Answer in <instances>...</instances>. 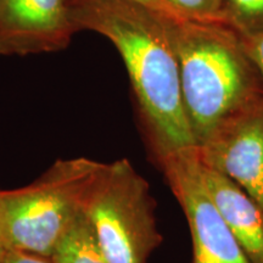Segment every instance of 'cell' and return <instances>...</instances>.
<instances>
[{"label":"cell","instance_id":"cell-8","mask_svg":"<svg viewBox=\"0 0 263 263\" xmlns=\"http://www.w3.org/2000/svg\"><path fill=\"white\" fill-rule=\"evenodd\" d=\"M201 172L210 195L249 263H263V212L261 209L238 184L202 161Z\"/></svg>","mask_w":263,"mask_h":263},{"label":"cell","instance_id":"cell-10","mask_svg":"<svg viewBox=\"0 0 263 263\" xmlns=\"http://www.w3.org/2000/svg\"><path fill=\"white\" fill-rule=\"evenodd\" d=\"M221 18L241 37L263 34V0H223Z\"/></svg>","mask_w":263,"mask_h":263},{"label":"cell","instance_id":"cell-9","mask_svg":"<svg viewBox=\"0 0 263 263\" xmlns=\"http://www.w3.org/2000/svg\"><path fill=\"white\" fill-rule=\"evenodd\" d=\"M54 263H108L87 210L81 212L52 250Z\"/></svg>","mask_w":263,"mask_h":263},{"label":"cell","instance_id":"cell-15","mask_svg":"<svg viewBox=\"0 0 263 263\" xmlns=\"http://www.w3.org/2000/svg\"><path fill=\"white\" fill-rule=\"evenodd\" d=\"M0 246H3V248H6V242H5V238H4V233H3V229H2V224H0Z\"/></svg>","mask_w":263,"mask_h":263},{"label":"cell","instance_id":"cell-11","mask_svg":"<svg viewBox=\"0 0 263 263\" xmlns=\"http://www.w3.org/2000/svg\"><path fill=\"white\" fill-rule=\"evenodd\" d=\"M184 18L201 22H221L223 0H166Z\"/></svg>","mask_w":263,"mask_h":263},{"label":"cell","instance_id":"cell-7","mask_svg":"<svg viewBox=\"0 0 263 263\" xmlns=\"http://www.w3.org/2000/svg\"><path fill=\"white\" fill-rule=\"evenodd\" d=\"M76 31L68 0H0V55L62 50Z\"/></svg>","mask_w":263,"mask_h":263},{"label":"cell","instance_id":"cell-3","mask_svg":"<svg viewBox=\"0 0 263 263\" xmlns=\"http://www.w3.org/2000/svg\"><path fill=\"white\" fill-rule=\"evenodd\" d=\"M105 164L85 157L58 160L33 184L0 192L8 250L50 257L73 219L87 210Z\"/></svg>","mask_w":263,"mask_h":263},{"label":"cell","instance_id":"cell-2","mask_svg":"<svg viewBox=\"0 0 263 263\" xmlns=\"http://www.w3.org/2000/svg\"><path fill=\"white\" fill-rule=\"evenodd\" d=\"M179 66L183 103L197 146L227 116L263 95L241 35L221 22L164 16Z\"/></svg>","mask_w":263,"mask_h":263},{"label":"cell","instance_id":"cell-12","mask_svg":"<svg viewBox=\"0 0 263 263\" xmlns=\"http://www.w3.org/2000/svg\"><path fill=\"white\" fill-rule=\"evenodd\" d=\"M241 39L249 57L257 67L263 82V34L254 35V37H241Z\"/></svg>","mask_w":263,"mask_h":263},{"label":"cell","instance_id":"cell-4","mask_svg":"<svg viewBox=\"0 0 263 263\" xmlns=\"http://www.w3.org/2000/svg\"><path fill=\"white\" fill-rule=\"evenodd\" d=\"M87 213L108 263H146L162 241L149 184L126 159L105 164Z\"/></svg>","mask_w":263,"mask_h":263},{"label":"cell","instance_id":"cell-16","mask_svg":"<svg viewBox=\"0 0 263 263\" xmlns=\"http://www.w3.org/2000/svg\"><path fill=\"white\" fill-rule=\"evenodd\" d=\"M6 251H8V250H6L5 248H3V246H0V263L3 262V258H4Z\"/></svg>","mask_w":263,"mask_h":263},{"label":"cell","instance_id":"cell-13","mask_svg":"<svg viewBox=\"0 0 263 263\" xmlns=\"http://www.w3.org/2000/svg\"><path fill=\"white\" fill-rule=\"evenodd\" d=\"M2 263H54L50 257H45L20 250H8Z\"/></svg>","mask_w":263,"mask_h":263},{"label":"cell","instance_id":"cell-14","mask_svg":"<svg viewBox=\"0 0 263 263\" xmlns=\"http://www.w3.org/2000/svg\"><path fill=\"white\" fill-rule=\"evenodd\" d=\"M130 2L138 3V4L154 10L161 15L170 16V17H182L166 0H130Z\"/></svg>","mask_w":263,"mask_h":263},{"label":"cell","instance_id":"cell-5","mask_svg":"<svg viewBox=\"0 0 263 263\" xmlns=\"http://www.w3.org/2000/svg\"><path fill=\"white\" fill-rule=\"evenodd\" d=\"M188 219L193 263H249L203 182L197 146L159 161Z\"/></svg>","mask_w":263,"mask_h":263},{"label":"cell","instance_id":"cell-1","mask_svg":"<svg viewBox=\"0 0 263 263\" xmlns=\"http://www.w3.org/2000/svg\"><path fill=\"white\" fill-rule=\"evenodd\" d=\"M68 8L77 31L97 32L120 51L156 159L197 146L164 15L130 0H68Z\"/></svg>","mask_w":263,"mask_h":263},{"label":"cell","instance_id":"cell-6","mask_svg":"<svg viewBox=\"0 0 263 263\" xmlns=\"http://www.w3.org/2000/svg\"><path fill=\"white\" fill-rule=\"evenodd\" d=\"M197 151L203 163L238 184L263 212V95L227 116Z\"/></svg>","mask_w":263,"mask_h":263}]
</instances>
